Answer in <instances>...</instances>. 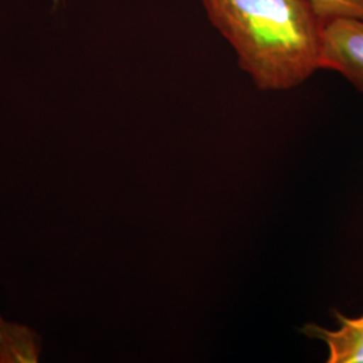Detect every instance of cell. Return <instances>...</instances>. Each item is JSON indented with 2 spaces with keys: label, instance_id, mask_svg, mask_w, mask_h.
Segmentation results:
<instances>
[{
  "label": "cell",
  "instance_id": "1",
  "mask_svg": "<svg viewBox=\"0 0 363 363\" xmlns=\"http://www.w3.org/2000/svg\"><path fill=\"white\" fill-rule=\"evenodd\" d=\"M259 91H289L322 70L325 19L311 0H201Z\"/></svg>",
  "mask_w": 363,
  "mask_h": 363
},
{
  "label": "cell",
  "instance_id": "2",
  "mask_svg": "<svg viewBox=\"0 0 363 363\" xmlns=\"http://www.w3.org/2000/svg\"><path fill=\"white\" fill-rule=\"evenodd\" d=\"M322 69L337 72L363 91V19L335 18L325 22Z\"/></svg>",
  "mask_w": 363,
  "mask_h": 363
},
{
  "label": "cell",
  "instance_id": "3",
  "mask_svg": "<svg viewBox=\"0 0 363 363\" xmlns=\"http://www.w3.org/2000/svg\"><path fill=\"white\" fill-rule=\"evenodd\" d=\"M339 327L327 330L320 325H307L303 331L307 337L325 342L328 349V363H363V315L346 318L335 312Z\"/></svg>",
  "mask_w": 363,
  "mask_h": 363
},
{
  "label": "cell",
  "instance_id": "4",
  "mask_svg": "<svg viewBox=\"0 0 363 363\" xmlns=\"http://www.w3.org/2000/svg\"><path fill=\"white\" fill-rule=\"evenodd\" d=\"M39 351L40 340L33 330L0 319V362H37Z\"/></svg>",
  "mask_w": 363,
  "mask_h": 363
},
{
  "label": "cell",
  "instance_id": "5",
  "mask_svg": "<svg viewBox=\"0 0 363 363\" xmlns=\"http://www.w3.org/2000/svg\"><path fill=\"white\" fill-rule=\"evenodd\" d=\"M319 15L327 21L335 18L363 19V0H311Z\"/></svg>",
  "mask_w": 363,
  "mask_h": 363
},
{
  "label": "cell",
  "instance_id": "6",
  "mask_svg": "<svg viewBox=\"0 0 363 363\" xmlns=\"http://www.w3.org/2000/svg\"><path fill=\"white\" fill-rule=\"evenodd\" d=\"M57 1H60V0H55V3H57Z\"/></svg>",
  "mask_w": 363,
  "mask_h": 363
}]
</instances>
